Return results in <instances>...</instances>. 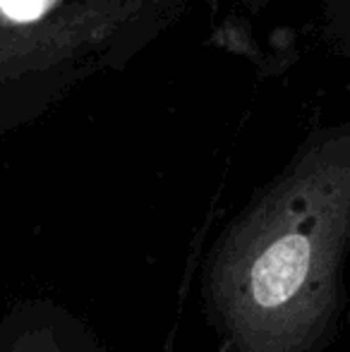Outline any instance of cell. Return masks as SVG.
<instances>
[{
  "label": "cell",
  "mask_w": 350,
  "mask_h": 352,
  "mask_svg": "<svg viewBox=\"0 0 350 352\" xmlns=\"http://www.w3.org/2000/svg\"><path fill=\"white\" fill-rule=\"evenodd\" d=\"M350 250V118L314 127L219 232L201 305L221 352H317Z\"/></svg>",
  "instance_id": "6da1fadb"
},
{
  "label": "cell",
  "mask_w": 350,
  "mask_h": 352,
  "mask_svg": "<svg viewBox=\"0 0 350 352\" xmlns=\"http://www.w3.org/2000/svg\"><path fill=\"white\" fill-rule=\"evenodd\" d=\"M192 3L65 0L41 22L0 29V140L132 67L185 19Z\"/></svg>",
  "instance_id": "7a4b0ae2"
},
{
  "label": "cell",
  "mask_w": 350,
  "mask_h": 352,
  "mask_svg": "<svg viewBox=\"0 0 350 352\" xmlns=\"http://www.w3.org/2000/svg\"><path fill=\"white\" fill-rule=\"evenodd\" d=\"M0 352H106L85 316L51 297H27L0 316Z\"/></svg>",
  "instance_id": "3957f363"
},
{
  "label": "cell",
  "mask_w": 350,
  "mask_h": 352,
  "mask_svg": "<svg viewBox=\"0 0 350 352\" xmlns=\"http://www.w3.org/2000/svg\"><path fill=\"white\" fill-rule=\"evenodd\" d=\"M322 41L333 56L350 58V0H322Z\"/></svg>",
  "instance_id": "277c9868"
},
{
  "label": "cell",
  "mask_w": 350,
  "mask_h": 352,
  "mask_svg": "<svg viewBox=\"0 0 350 352\" xmlns=\"http://www.w3.org/2000/svg\"><path fill=\"white\" fill-rule=\"evenodd\" d=\"M63 3L65 0H0V29L41 22Z\"/></svg>",
  "instance_id": "5b68a950"
},
{
  "label": "cell",
  "mask_w": 350,
  "mask_h": 352,
  "mask_svg": "<svg viewBox=\"0 0 350 352\" xmlns=\"http://www.w3.org/2000/svg\"><path fill=\"white\" fill-rule=\"evenodd\" d=\"M240 3H243L248 10H254V12H257V10L269 8V5H271V3H276V0H240Z\"/></svg>",
  "instance_id": "8992f818"
}]
</instances>
